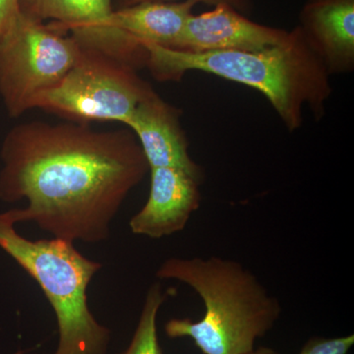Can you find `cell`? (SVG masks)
<instances>
[{
	"label": "cell",
	"mask_w": 354,
	"mask_h": 354,
	"mask_svg": "<svg viewBox=\"0 0 354 354\" xmlns=\"http://www.w3.org/2000/svg\"><path fill=\"white\" fill-rule=\"evenodd\" d=\"M0 197L25 199L14 223L32 221L55 239L99 243L123 203L150 171L131 130L100 131L81 122L32 121L2 146Z\"/></svg>",
	"instance_id": "1"
},
{
	"label": "cell",
	"mask_w": 354,
	"mask_h": 354,
	"mask_svg": "<svg viewBox=\"0 0 354 354\" xmlns=\"http://www.w3.org/2000/svg\"><path fill=\"white\" fill-rule=\"evenodd\" d=\"M142 46L148 53L146 66L156 80L178 81L187 72L200 71L255 88L290 132L301 127L305 109L320 120L332 94L329 71L298 27L285 43L258 51L193 53Z\"/></svg>",
	"instance_id": "2"
},
{
	"label": "cell",
	"mask_w": 354,
	"mask_h": 354,
	"mask_svg": "<svg viewBox=\"0 0 354 354\" xmlns=\"http://www.w3.org/2000/svg\"><path fill=\"white\" fill-rule=\"evenodd\" d=\"M156 277L190 286L201 298V320L171 319L165 330L171 339L190 337L203 354L250 353L283 313L278 297L237 261L172 257L160 266Z\"/></svg>",
	"instance_id": "3"
},
{
	"label": "cell",
	"mask_w": 354,
	"mask_h": 354,
	"mask_svg": "<svg viewBox=\"0 0 354 354\" xmlns=\"http://www.w3.org/2000/svg\"><path fill=\"white\" fill-rule=\"evenodd\" d=\"M10 211L0 214V247L29 274L50 302L58 328L55 354H106L111 330L88 304V288L102 264L62 239L30 241L14 228Z\"/></svg>",
	"instance_id": "4"
},
{
	"label": "cell",
	"mask_w": 354,
	"mask_h": 354,
	"mask_svg": "<svg viewBox=\"0 0 354 354\" xmlns=\"http://www.w3.org/2000/svg\"><path fill=\"white\" fill-rule=\"evenodd\" d=\"M82 46L22 12L0 37V95L18 118L41 93L57 85L78 62Z\"/></svg>",
	"instance_id": "5"
},
{
	"label": "cell",
	"mask_w": 354,
	"mask_h": 354,
	"mask_svg": "<svg viewBox=\"0 0 354 354\" xmlns=\"http://www.w3.org/2000/svg\"><path fill=\"white\" fill-rule=\"evenodd\" d=\"M83 48L77 64L55 87L41 93L32 109L77 122L127 124L140 102L153 92L137 70L97 51Z\"/></svg>",
	"instance_id": "6"
},
{
	"label": "cell",
	"mask_w": 354,
	"mask_h": 354,
	"mask_svg": "<svg viewBox=\"0 0 354 354\" xmlns=\"http://www.w3.org/2000/svg\"><path fill=\"white\" fill-rule=\"evenodd\" d=\"M20 11L66 34L87 50L97 51L134 69L146 66L144 46L113 24V0H19Z\"/></svg>",
	"instance_id": "7"
},
{
	"label": "cell",
	"mask_w": 354,
	"mask_h": 354,
	"mask_svg": "<svg viewBox=\"0 0 354 354\" xmlns=\"http://www.w3.org/2000/svg\"><path fill=\"white\" fill-rule=\"evenodd\" d=\"M290 31L258 24L227 6L192 16L171 50L201 53L209 51H258L285 43Z\"/></svg>",
	"instance_id": "8"
},
{
	"label": "cell",
	"mask_w": 354,
	"mask_h": 354,
	"mask_svg": "<svg viewBox=\"0 0 354 354\" xmlns=\"http://www.w3.org/2000/svg\"><path fill=\"white\" fill-rule=\"evenodd\" d=\"M150 193L129 221L132 234L160 239L185 230L201 206V183L174 167H152Z\"/></svg>",
	"instance_id": "9"
},
{
	"label": "cell",
	"mask_w": 354,
	"mask_h": 354,
	"mask_svg": "<svg viewBox=\"0 0 354 354\" xmlns=\"http://www.w3.org/2000/svg\"><path fill=\"white\" fill-rule=\"evenodd\" d=\"M125 125L138 140L150 169L174 167L203 183L204 171L190 157L178 111L155 91L140 102Z\"/></svg>",
	"instance_id": "10"
},
{
	"label": "cell",
	"mask_w": 354,
	"mask_h": 354,
	"mask_svg": "<svg viewBox=\"0 0 354 354\" xmlns=\"http://www.w3.org/2000/svg\"><path fill=\"white\" fill-rule=\"evenodd\" d=\"M330 74L354 67V0H306L297 26Z\"/></svg>",
	"instance_id": "11"
},
{
	"label": "cell",
	"mask_w": 354,
	"mask_h": 354,
	"mask_svg": "<svg viewBox=\"0 0 354 354\" xmlns=\"http://www.w3.org/2000/svg\"><path fill=\"white\" fill-rule=\"evenodd\" d=\"M195 6L192 1L143 2L114 10L113 24L140 44L174 48Z\"/></svg>",
	"instance_id": "12"
},
{
	"label": "cell",
	"mask_w": 354,
	"mask_h": 354,
	"mask_svg": "<svg viewBox=\"0 0 354 354\" xmlns=\"http://www.w3.org/2000/svg\"><path fill=\"white\" fill-rule=\"evenodd\" d=\"M176 293L174 288L164 290L160 283L150 286L131 342L128 348L120 354H164L158 342V314L162 304Z\"/></svg>",
	"instance_id": "13"
},
{
	"label": "cell",
	"mask_w": 354,
	"mask_h": 354,
	"mask_svg": "<svg viewBox=\"0 0 354 354\" xmlns=\"http://www.w3.org/2000/svg\"><path fill=\"white\" fill-rule=\"evenodd\" d=\"M353 344V335L332 339L312 337L304 344L299 354H348Z\"/></svg>",
	"instance_id": "14"
},
{
	"label": "cell",
	"mask_w": 354,
	"mask_h": 354,
	"mask_svg": "<svg viewBox=\"0 0 354 354\" xmlns=\"http://www.w3.org/2000/svg\"><path fill=\"white\" fill-rule=\"evenodd\" d=\"M162 1V2H176V1H192L195 3H206L209 6H227L232 7L235 10L242 14L248 13L252 9V0H118L120 4V8L135 6V4L143 3V2Z\"/></svg>",
	"instance_id": "15"
},
{
	"label": "cell",
	"mask_w": 354,
	"mask_h": 354,
	"mask_svg": "<svg viewBox=\"0 0 354 354\" xmlns=\"http://www.w3.org/2000/svg\"><path fill=\"white\" fill-rule=\"evenodd\" d=\"M20 13L19 0H0V37Z\"/></svg>",
	"instance_id": "16"
},
{
	"label": "cell",
	"mask_w": 354,
	"mask_h": 354,
	"mask_svg": "<svg viewBox=\"0 0 354 354\" xmlns=\"http://www.w3.org/2000/svg\"><path fill=\"white\" fill-rule=\"evenodd\" d=\"M245 354H281L274 348H268V346H261V348H254L250 353Z\"/></svg>",
	"instance_id": "17"
},
{
	"label": "cell",
	"mask_w": 354,
	"mask_h": 354,
	"mask_svg": "<svg viewBox=\"0 0 354 354\" xmlns=\"http://www.w3.org/2000/svg\"><path fill=\"white\" fill-rule=\"evenodd\" d=\"M15 354H28V353H25L24 351H18V353H15Z\"/></svg>",
	"instance_id": "18"
}]
</instances>
